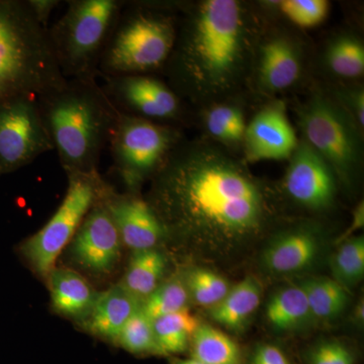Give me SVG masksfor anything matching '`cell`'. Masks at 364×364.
<instances>
[{
	"instance_id": "cell-29",
	"label": "cell",
	"mask_w": 364,
	"mask_h": 364,
	"mask_svg": "<svg viewBox=\"0 0 364 364\" xmlns=\"http://www.w3.org/2000/svg\"><path fill=\"white\" fill-rule=\"evenodd\" d=\"M189 294L181 279H171L160 286L142 303L141 310L151 321L186 310Z\"/></svg>"
},
{
	"instance_id": "cell-3",
	"label": "cell",
	"mask_w": 364,
	"mask_h": 364,
	"mask_svg": "<svg viewBox=\"0 0 364 364\" xmlns=\"http://www.w3.org/2000/svg\"><path fill=\"white\" fill-rule=\"evenodd\" d=\"M41 116L59 161L69 174H90L98 163L119 111L97 78L67 79L37 97Z\"/></svg>"
},
{
	"instance_id": "cell-28",
	"label": "cell",
	"mask_w": 364,
	"mask_h": 364,
	"mask_svg": "<svg viewBox=\"0 0 364 364\" xmlns=\"http://www.w3.org/2000/svg\"><path fill=\"white\" fill-rule=\"evenodd\" d=\"M335 280L345 289L358 284L364 275V239L352 237L342 242L331 261Z\"/></svg>"
},
{
	"instance_id": "cell-7",
	"label": "cell",
	"mask_w": 364,
	"mask_h": 364,
	"mask_svg": "<svg viewBox=\"0 0 364 364\" xmlns=\"http://www.w3.org/2000/svg\"><path fill=\"white\" fill-rule=\"evenodd\" d=\"M304 140L329 164L335 176L349 182L363 165L360 128L334 98L317 91L299 107Z\"/></svg>"
},
{
	"instance_id": "cell-8",
	"label": "cell",
	"mask_w": 364,
	"mask_h": 364,
	"mask_svg": "<svg viewBox=\"0 0 364 364\" xmlns=\"http://www.w3.org/2000/svg\"><path fill=\"white\" fill-rule=\"evenodd\" d=\"M67 176L68 188L61 205L45 226L23 241L20 248L28 264L45 279L56 267L57 258L109 188L98 172Z\"/></svg>"
},
{
	"instance_id": "cell-35",
	"label": "cell",
	"mask_w": 364,
	"mask_h": 364,
	"mask_svg": "<svg viewBox=\"0 0 364 364\" xmlns=\"http://www.w3.org/2000/svg\"><path fill=\"white\" fill-rule=\"evenodd\" d=\"M250 364H291L279 347L273 344H262L256 347Z\"/></svg>"
},
{
	"instance_id": "cell-15",
	"label": "cell",
	"mask_w": 364,
	"mask_h": 364,
	"mask_svg": "<svg viewBox=\"0 0 364 364\" xmlns=\"http://www.w3.org/2000/svg\"><path fill=\"white\" fill-rule=\"evenodd\" d=\"M102 203L127 247L134 251L154 249L167 236L166 229L149 203L135 193L117 195L107 188Z\"/></svg>"
},
{
	"instance_id": "cell-1",
	"label": "cell",
	"mask_w": 364,
	"mask_h": 364,
	"mask_svg": "<svg viewBox=\"0 0 364 364\" xmlns=\"http://www.w3.org/2000/svg\"><path fill=\"white\" fill-rule=\"evenodd\" d=\"M167 235L212 247L257 236L272 213L267 188L231 153L181 141L153 177L147 198Z\"/></svg>"
},
{
	"instance_id": "cell-2",
	"label": "cell",
	"mask_w": 364,
	"mask_h": 364,
	"mask_svg": "<svg viewBox=\"0 0 364 364\" xmlns=\"http://www.w3.org/2000/svg\"><path fill=\"white\" fill-rule=\"evenodd\" d=\"M165 67L170 86L193 102L229 95L259 45L252 11L236 0H205L183 9Z\"/></svg>"
},
{
	"instance_id": "cell-5",
	"label": "cell",
	"mask_w": 364,
	"mask_h": 364,
	"mask_svg": "<svg viewBox=\"0 0 364 364\" xmlns=\"http://www.w3.org/2000/svg\"><path fill=\"white\" fill-rule=\"evenodd\" d=\"M177 26L171 4L124 2L98 64V76L165 69L176 46Z\"/></svg>"
},
{
	"instance_id": "cell-17",
	"label": "cell",
	"mask_w": 364,
	"mask_h": 364,
	"mask_svg": "<svg viewBox=\"0 0 364 364\" xmlns=\"http://www.w3.org/2000/svg\"><path fill=\"white\" fill-rule=\"evenodd\" d=\"M318 248L320 238L313 228H293L268 244L262 254L263 267L273 274H293L312 265Z\"/></svg>"
},
{
	"instance_id": "cell-22",
	"label": "cell",
	"mask_w": 364,
	"mask_h": 364,
	"mask_svg": "<svg viewBox=\"0 0 364 364\" xmlns=\"http://www.w3.org/2000/svg\"><path fill=\"white\" fill-rule=\"evenodd\" d=\"M268 322L282 332L298 329L312 318L305 291L301 286L284 287L273 294L267 306Z\"/></svg>"
},
{
	"instance_id": "cell-19",
	"label": "cell",
	"mask_w": 364,
	"mask_h": 364,
	"mask_svg": "<svg viewBox=\"0 0 364 364\" xmlns=\"http://www.w3.org/2000/svg\"><path fill=\"white\" fill-rule=\"evenodd\" d=\"M50 294L56 312L70 318H87L98 294L77 272L57 268L50 273Z\"/></svg>"
},
{
	"instance_id": "cell-21",
	"label": "cell",
	"mask_w": 364,
	"mask_h": 364,
	"mask_svg": "<svg viewBox=\"0 0 364 364\" xmlns=\"http://www.w3.org/2000/svg\"><path fill=\"white\" fill-rule=\"evenodd\" d=\"M165 268L164 254L156 249L134 251L119 286L143 303L160 286Z\"/></svg>"
},
{
	"instance_id": "cell-9",
	"label": "cell",
	"mask_w": 364,
	"mask_h": 364,
	"mask_svg": "<svg viewBox=\"0 0 364 364\" xmlns=\"http://www.w3.org/2000/svg\"><path fill=\"white\" fill-rule=\"evenodd\" d=\"M181 141L176 127L119 112L109 144L114 167L134 189L155 176Z\"/></svg>"
},
{
	"instance_id": "cell-26",
	"label": "cell",
	"mask_w": 364,
	"mask_h": 364,
	"mask_svg": "<svg viewBox=\"0 0 364 364\" xmlns=\"http://www.w3.org/2000/svg\"><path fill=\"white\" fill-rule=\"evenodd\" d=\"M326 62L330 70L344 78L363 75L364 46L353 35H342L330 43L326 52Z\"/></svg>"
},
{
	"instance_id": "cell-6",
	"label": "cell",
	"mask_w": 364,
	"mask_h": 364,
	"mask_svg": "<svg viewBox=\"0 0 364 364\" xmlns=\"http://www.w3.org/2000/svg\"><path fill=\"white\" fill-rule=\"evenodd\" d=\"M124 2H67L65 13L48 28L53 52L64 78H98V64Z\"/></svg>"
},
{
	"instance_id": "cell-38",
	"label": "cell",
	"mask_w": 364,
	"mask_h": 364,
	"mask_svg": "<svg viewBox=\"0 0 364 364\" xmlns=\"http://www.w3.org/2000/svg\"><path fill=\"white\" fill-rule=\"evenodd\" d=\"M169 364H203L196 359L191 358H171L169 359Z\"/></svg>"
},
{
	"instance_id": "cell-32",
	"label": "cell",
	"mask_w": 364,
	"mask_h": 364,
	"mask_svg": "<svg viewBox=\"0 0 364 364\" xmlns=\"http://www.w3.org/2000/svg\"><path fill=\"white\" fill-rule=\"evenodd\" d=\"M279 6L287 20L301 28L320 25L329 11V2L326 0H284Z\"/></svg>"
},
{
	"instance_id": "cell-11",
	"label": "cell",
	"mask_w": 364,
	"mask_h": 364,
	"mask_svg": "<svg viewBox=\"0 0 364 364\" xmlns=\"http://www.w3.org/2000/svg\"><path fill=\"white\" fill-rule=\"evenodd\" d=\"M98 77L105 95L119 112L164 124L183 116L181 97L171 86L150 74Z\"/></svg>"
},
{
	"instance_id": "cell-20",
	"label": "cell",
	"mask_w": 364,
	"mask_h": 364,
	"mask_svg": "<svg viewBox=\"0 0 364 364\" xmlns=\"http://www.w3.org/2000/svg\"><path fill=\"white\" fill-rule=\"evenodd\" d=\"M262 287L257 279L245 277L230 289L224 299L213 308L210 316L215 323L239 331L259 306Z\"/></svg>"
},
{
	"instance_id": "cell-37",
	"label": "cell",
	"mask_w": 364,
	"mask_h": 364,
	"mask_svg": "<svg viewBox=\"0 0 364 364\" xmlns=\"http://www.w3.org/2000/svg\"><path fill=\"white\" fill-rule=\"evenodd\" d=\"M364 225V207L363 202L359 203L358 207H356L355 210L353 213V220H352V223L350 227L347 229V231L345 232V234L342 235L341 238H340V242H343L347 240V239L351 238V235L356 231V230L363 229Z\"/></svg>"
},
{
	"instance_id": "cell-30",
	"label": "cell",
	"mask_w": 364,
	"mask_h": 364,
	"mask_svg": "<svg viewBox=\"0 0 364 364\" xmlns=\"http://www.w3.org/2000/svg\"><path fill=\"white\" fill-rule=\"evenodd\" d=\"M114 342L136 355H161L153 332L152 321L141 309L124 326Z\"/></svg>"
},
{
	"instance_id": "cell-16",
	"label": "cell",
	"mask_w": 364,
	"mask_h": 364,
	"mask_svg": "<svg viewBox=\"0 0 364 364\" xmlns=\"http://www.w3.org/2000/svg\"><path fill=\"white\" fill-rule=\"evenodd\" d=\"M256 77L265 92L286 90L298 81L301 71L299 45L286 35L267 38L258 46Z\"/></svg>"
},
{
	"instance_id": "cell-36",
	"label": "cell",
	"mask_w": 364,
	"mask_h": 364,
	"mask_svg": "<svg viewBox=\"0 0 364 364\" xmlns=\"http://www.w3.org/2000/svg\"><path fill=\"white\" fill-rule=\"evenodd\" d=\"M26 1L38 23L45 28H49L48 21L53 11L59 6L60 1L58 0H26Z\"/></svg>"
},
{
	"instance_id": "cell-13",
	"label": "cell",
	"mask_w": 364,
	"mask_h": 364,
	"mask_svg": "<svg viewBox=\"0 0 364 364\" xmlns=\"http://www.w3.org/2000/svg\"><path fill=\"white\" fill-rule=\"evenodd\" d=\"M121 247L119 232L102 198L74 235L72 256L83 269L98 274L109 273L119 263Z\"/></svg>"
},
{
	"instance_id": "cell-10",
	"label": "cell",
	"mask_w": 364,
	"mask_h": 364,
	"mask_svg": "<svg viewBox=\"0 0 364 364\" xmlns=\"http://www.w3.org/2000/svg\"><path fill=\"white\" fill-rule=\"evenodd\" d=\"M54 150L35 95L0 105V176L11 173Z\"/></svg>"
},
{
	"instance_id": "cell-12",
	"label": "cell",
	"mask_w": 364,
	"mask_h": 364,
	"mask_svg": "<svg viewBox=\"0 0 364 364\" xmlns=\"http://www.w3.org/2000/svg\"><path fill=\"white\" fill-rule=\"evenodd\" d=\"M284 179L289 198L312 210L329 208L337 193V177L327 162L304 139L289 158Z\"/></svg>"
},
{
	"instance_id": "cell-33",
	"label": "cell",
	"mask_w": 364,
	"mask_h": 364,
	"mask_svg": "<svg viewBox=\"0 0 364 364\" xmlns=\"http://www.w3.org/2000/svg\"><path fill=\"white\" fill-rule=\"evenodd\" d=\"M355 354L337 340L321 342L310 351L309 364H355Z\"/></svg>"
},
{
	"instance_id": "cell-23",
	"label": "cell",
	"mask_w": 364,
	"mask_h": 364,
	"mask_svg": "<svg viewBox=\"0 0 364 364\" xmlns=\"http://www.w3.org/2000/svg\"><path fill=\"white\" fill-rule=\"evenodd\" d=\"M191 358L203 364H242L240 347L213 326L200 324L191 341Z\"/></svg>"
},
{
	"instance_id": "cell-4",
	"label": "cell",
	"mask_w": 364,
	"mask_h": 364,
	"mask_svg": "<svg viewBox=\"0 0 364 364\" xmlns=\"http://www.w3.org/2000/svg\"><path fill=\"white\" fill-rule=\"evenodd\" d=\"M48 28L26 0H0V105L23 95L39 97L66 82Z\"/></svg>"
},
{
	"instance_id": "cell-39",
	"label": "cell",
	"mask_w": 364,
	"mask_h": 364,
	"mask_svg": "<svg viewBox=\"0 0 364 364\" xmlns=\"http://www.w3.org/2000/svg\"><path fill=\"white\" fill-rule=\"evenodd\" d=\"M355 317L358 318V322H363V304H358V308H356Z\"/></svg>"
},
{
	"instance_id": "cell-27",
	"label": "cell",
	"mask_w": 364,
	"mask_h": 364,
	"mask_svg": "<svg viewBox=\"0 0 364 364\" xmlns=\"http://www.w3.org/2000/svg\"><path fill=\"white\" fill-rule=\"evenodd\" d=\"M208 133L227 146L243 144L246 124L243 111L232 105H215L205 117Z\"/></svg>"
},
{
	"instance_id": "cell-24",
	"label": "cell",
	"mask_w": 364,
	"mask_h": 364,
	"mask_svg": "<svg viewBox=\"0 0 364 364\" xmlns=\"http://www.w3.org/2000/svg\"><path fill=\"white\" fill-rule=\"evenodd\" d=\"M200 324L188 309L153 320V332L161 355H174L188 350Z\"/></svg>"
},
{
	"instance_id": "cell-14",
	"label": "cell",
	"mask_w": 364,
	"mask_h": 364,
	"mask_svg": "<svg viewBox=\"0 0 364 364\" xmlns=\"http://www.w3.org/2000/svg\"><path fill=\"white\" fill-rule=\"evenodd\" d=\"M298 144L284 102H270L246 126L243 140L246 162L289 160Z\"/></svg>"
},
{
	"instance_id": "cell-25",
	"label": "cell",
	"mask_w": 364,
	"mask_h": 364,
	"mask_svg": "<svg viewBox=\"0 0 364 364\" xmlns=\"http://www.w3.org/2000/svg\"><path fill=\"white\" fill-rule=\"evenodd\" d=\"M305 291L312 318L330 321L338 317L348 304V294L335 279L316 277L299 284Z\"/></svg>"
},
{
	"instance_id": "cell-34",
	"label": "cell",
	"mask_w": 364,
	"mask_h": 364,
	"mask_svg": "<svg viewBox=\"0 0 364 364\" xmlns=\"http://www.w3.org/2000/svg\"><path fill=\"white\" fill-rule=\"evenodd\" d=\"M350 114L359 128L364 127V92L363 90H343L337 100Z\"/></svg>"
},
{
	"instance_id": "cell-18",
	"label": "cell",
	"mask_w": 364,
	"mask_h": 364,
	"mask_svg": "<svg viewBox=\"0 0 364 364\" xmlns=\"http://www.w3.org/2000/svg\"><path fill=\"white\" fill-rule=\"evenodd\" d=\"M142 306V301L134 298L121 286L112 287L98 294L97 301L87 317V328L98 337L116 341L129 320Z\"/></svg>"
},
{
	"instance_id": "cell-31",
	"label": "cell",
	"mask_w": 364,
	"mask_h": 364,
	"mask_svg": "<svg viewBox=\"0 0 364 364\" xmlns=\"http://www.w3.org/2000/svg\"><path fill=\"white\" fill-rule=\"evenodd\" d=\"M184 284L196 304L210 308L219 304L231 289L224 277L205 268L189 272Z\"/></svg>"
}]
</instances>
